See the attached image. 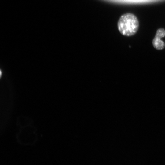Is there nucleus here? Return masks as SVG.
Listing matches in <instances>:
<instances>
[{"mask_svg": "<svg viewBox=\"0 0 165 165\" xmlns=\"http://www.w3.org/2000/svg\"><path fill=\"white\" fill-rule=\"evenodd\" d=\"M165 36V30L163 28L158 29L155 37L152 40V44L154 47L157 50H160L165 47L164 42L161 38Z\"/></svg>", "mask_w": 165, "mask_h": 165, "instance_id": "2", "label": "nucleus"}, {"mask_svg": "<svg viewBox=\"0 0 165 165\" xmlns=\"http://www.w3.org/2000/svg\"><path fill=\"white\" fill-rule=\"evenodd\" d=\"M139 26L138 19L134 14L130 13L124 14L119 18L117 22V28L123 35L130 36L135 34Z\"/></svg>", "mask_w": 165, "mask_h": 165, "instance_id": "1", "label": "nucleus"}]
</instances>
